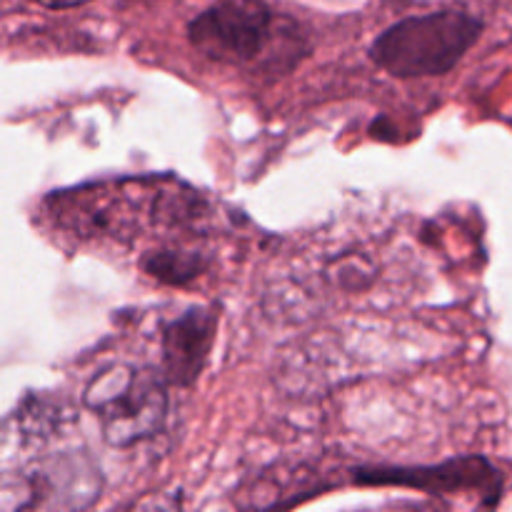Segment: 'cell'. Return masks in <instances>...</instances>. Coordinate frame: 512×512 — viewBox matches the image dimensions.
<instances>
[{
	"label": "cell",
	"instance_id": "cell-1",
	"mask_svg": "<svg viewBox=\"0 0 512 512\" xmlns=\"http://www.w3.org/2000/svg\"><path fill=\"white\" fill-rule=\"evenodd\" d=\"M483 33V23L463 10H440L395 23L373 43L375 63L400 78L448 73Z\"/></svg>",
	"mask_w": 512,
	"mask_h": 512
},
{
	"label": "cell",
	"instance_id": "cell-2",
	"mask_svg": "<svg viewBox=\"0 0 512 512\" xmlns=\"http://www.w3.org/2000/svg\"><path fill=\"white\" fill-rule=\"evenodd\" d=\"M85 403L103 420L108 443L125 448L158 433L168 398L158 373L115 365L90 383Z\"/></svg>",
	"mask_w": 512,
	"mask_h": 512
},
{
	"label": "cell",
	"instance_id": "cell-3",
	"mask_svg": "<svg viewBox=\"0 0 512 512\" xmlns=\"http://www.w3.org/2000/svg\"><path fill=\"white\" fill-rule=\"evenodd\" d=\"M273 25L260 0H220L190 23V43L220 63H248L268 48Z\"/></svg>",
	"mask_w": 512,
	"mask_h": 512
},
{
	"label": "cell",
	"instance_id": "cell-4",
	"mask_svg": "<svg viewBox=\"0 0 512 512\" xmlns=\"http://www.w3.org/2000/svg\"><path fill=\"white\" fill-rule=\"evenodd\" d=\"M213 340V323L198 310L170 325L165 335V365L175 383H190L198 375Z\"/></svg>",
	"mask_w": 512,
	"mask_h": 512
},
{
	"label": "cell",
	"instance_id": "cell-5",
	"mask_svg": "<svg viewBox=\"0 0 512 512\" xmlns=\"http://www.w3.org/2000/svg\"><path fill=\"white\" fill-rule=\"evenodd\" d=\"M33 3L43 5V8L65 10V8H78V5H85V3H90V0H33Z\"/></svg>",
	"mask_w": 512,
	"mask_h": 512
}]
</instances>
